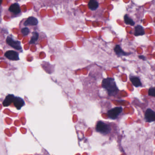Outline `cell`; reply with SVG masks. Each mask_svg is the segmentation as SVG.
<instances>
[{
    "instance_id": "1",
    "label": "cell",
    "mask_w": 155,
    "mask_h": 155,
    "mask_svg": "<svg viewBox=\"0 0 155 155\" xmlns=\"http://www.w3.org/2000/svg\"><path fill=\"white\" fill-rule=\"evenodd\" d=\"M103 88L106 89L110 97H115L119 92V90L113 78L108 77L103 79L102 83Z\"/></svg>"
},
{
    "instance_id": "2",
    "label": "cell",
    "mask_w": 155,
    "mask_h": 155,
    "mask_svg": "<svg viewBox=\"0 0 155 155\" xmlns=\"http://www.w3.org/2000/svg\"><path fill=\"white\" fill-rule=\"evenodd\" d=\"M95 129L96 132L103 135L108 134L111 131V126L109 124L100 121L97 123Z\"/></svg>"
},
{
    "instance_id": "3",
    "label": "cell",
    "mask_w": 155,
    "mask_h": 155,
    "mask_svg": "<svg viewBox=\"0 0 155 155\" xmlns=\"http://www.w3.org/2000/svg\"><path fill=\"white\" fill-rule=\"evenodd\" d=\"M122 107H116L110 110L107 113L108 117L111 119H116L122 112Z\"/></svg>"
},
{
    "instance_id": "4",
    "label": "cell",
    "mask_w": 155,
    "mask_h": 155,
    "mask_svg": "<svg viewBox=\"0 0 155 155\" xmlns=\"http://www.w3.org/2000/svg\"><path fill=\"white\" fill-rule=\"evenodd\" d=\"M145 119L147 122H155V112L151 109H147L145 113Z\"/></svg>"
},
{
    "instance_id": "5",
    "label": "cell",
    "mask_w": 155,
    "mask_h": 155,
    "mask_svg": "<svg viewBox=\"0 0 155 155\" xmlns=\"http://www.w3.org/2000/svg\"><path fill=\"white\" fill-rule=\"evenodd\" d=\"M6 42L12 47L17 50H21L22 48L20 42L18 41H15L10 37H7L6 39Z\"/></svg>"
},
{
    "instance_id": "6",
    "label": "cell",
    "mask_w": 155,
    "mask_h": 155,
    "mask_svg": "<svg viewBox=\"0 0 155 155\" xmlns=\"http://www.w3.org/2000/svg\"><path fill=\"white\" fill-rule=\"evenodd\" d=\"M13 103H14L15 106L18 110L21 109L25 105V102L24 100L21 97H15Z\"/></svg>"
},
{
    "instance_id": "7",
    "label": "cell",
    "mask_w": 155,
    "mask_h": 155,
    "mask_svg": "<svg viewBox=\"0 0 155 155\" xmlns=\"http://www.w3.org/2000/svg\"><path fill=\"white\" fill-rule=\"evenodd\" d=\"M6 57L13 61H17L19 60V55L17 52H15L14 51H9L6 52L5 54Z\"/></svg>"
},
{
    "instance_id": "8",
    "label": "cell",
    "mask_w": 155,
    "mask_h": 155,
    "mask_svg": "<svg viewBox=\"0 0 155 155\" xmlns=\"http://www.w3.org/2000/svg\"><path fill=\"white\" fill-rule=\"evenodd\" d=\"M14 95L10 94L7 96L4 101L3 102V105L4 106H8L11 104L13 102L14 99Z\"/></svg>"
},
{
    "instance_id": "9",
    "label": "cell",
    "mask_w": 155,
    "mask_h": 155,
    "mask_svg": "<svg viewBox=\"0 0 155 155\" xmlns=\"http://www.w3.org/2000/svg\"><path fill=\"white\" fill-rule=\"evenodd\" d=\"M130 80L132 83V85L136 87H138L142 86V83L141 82L140 79L138 77L131 76L130 77Z\"/></svg>"
},
{
    "instance_id": "10",
    "label": "cell",
    "mask_w": 155,
    "mask_h": 155,
    "mask_svg": "<svg viewBox=\"0 0 155 155\" xmlns=\"http://www.w3.org/2000/svg\"><path fill=\"white\" fill-rule=\"evenodd\" d=\"M9 10L10 13H12L14 14H18L21 13V9L18 4H14L10 6L9 9Z\"/></svg>"
},
{
    "instance_id": "11",
    "label": "cell",
    "mask_w": 155,
    "mask_h": 155,
    "mask_svg": "<svg viewBox=\"0 0 155 155\" xmlns=\"http://www.w3.org/2000/svg\"><path fill=\"white\" fill-rule=\"evenodd\" d=\"M38 24V20L37 19L34 17H30L25 21L24 25L25 26H36Z\"/></svg>"
},
{
    "instance_id": "12",
    "label": "cell",
    "mask_w": 155,
    "mask_h": 155,
    "mask_svg": "<svg viewBox=\"0 0 155 155\" xmlns=\"http://www.w3.org/2000/svg\"><path fill=\"white\" fill-rule=\"evenodd\" d=\"M145 34L144 30L141 26L138 25L135 28L134 35L135 36L143 35Z\"/></svg>"
},
{
    "instance_id": "13",
    "label": "cell",
    "mask_w": 155,
    "mask_h": 155,
    "mask_svg": "<svg viewBox=\"0 0 155 155\" xmlns=\"http://www.w3.org/2000/svg\"><path fill=\"white\" fill-rule=\"evenodd\" d=\"M114 51L115 52L116 54L119 56H127L129 55V54H128L127 53L125 52L119 45H117L115 46V47L114 48Z\"/></svg>"
},
{
    "instance_id": "14",
    "label": "cell",
    "mask_w": 155,
    "mask_h": 155,
    "mask_svg": "<svg viewBox=\"0 0 155 155\" xmlns=\"http://www.w3.org/2000/svg\"><path fill=\"white\" fill-rule=\"evenodd\" d=\"M98 6V3L96 0H90L89 2V7L91 10H95Z\"/></svg>"
},
{
    "instance_id": "15",
    "label": "cell",
    "mask_w": 155,
    "mask_h": 155,
    "mask_svg": "<svg viewBox=\"0 0 155 155\" xmlns=\"http://www.w3.org/2000/svg\"><path fill=\"white\" fill-rule=\"evenodd\" d=\"M124 21L125 23L127 25H131V26H134L135 24L134 21L132 20L130 17H128V15H126L124 17Z\"/></svg>"
},
{
    "instance_id": "16",
    "label": "cell",
    "mask_w": 155,
    "mask_h": 155,
    "mask_svg": "<svg viewBox=\"0 0 155 155\" xmlns=\"http://www.w3.org/2000/svg\"><path fill=\"white\" fill-rule=\"evenodd\" d=\"M38 37H39L38 33H37V32H34L33 33V35H32V37H31V41H30V43H34L35 41L37 40Z\"/></svg>"
},
{
    "instance_id": "17",
    "label": "cell",
    "mask_w": 155,
    "mask_h": 155,
    "mask_svg": "<svg viewBox=\"0 0 155 155\" xmlns=\"http://www.w3.org/2000/svg\"><path fill=\"white\" fill-rule=\"evenodd\" d=\"M148 95L155 97V87H151L148 91Z\"/></svg>"
},
{
    "instance_id": "18",
    "label": "cell",
    "mask_w": 155,
    "mask_h": 155,
    "mask_svg": "<svg viewBox=\"0 0 155 155\" xmlns=\"http://www.w3.org/2000/svg\"><path fill=\"white\" fill-rule=\"evenodd\" d=\"M29 29L27 27H25L21 30V32L24 35H27L29 34Z\"/></svg>"
},
{
    "instance_id": "19",
    "label": "cell",
    "mask_w": 155,
    "mask_h": 155,
    "mask_svg": "<svg viewBox=\"0 0 155 155\" xmlns=\"http://www.w3.org/2000/svg\"><path fill=\"white\" fill-rule=\"evenodd\" d=\"M139 58H140V59H142V60H144H144H146V58H145V56H139Z\"/></svg>"
},
{
    "instance_id": "20",
    "label": "cell",
    "mask_w": 155,
    "mask_h": 155,
    "mask_svg": "<svg viewBox=\"0 0 155 155\" xmlns=\"http://www.w3.org/2000/svg\"><path fill=\"white\" fill-rule=\"evenodd\" d=\"M2 0H0V4L2 3Z\"/></svg>"
}]
</instances>
